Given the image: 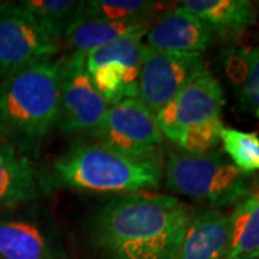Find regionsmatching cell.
I'll return each instance as SVG.
<instances>
[{
    "label": "cell",
    "mask_w": 259,
    "mask_h": 259,
    "mask_svg": "<svg viewBox=\"0 0 259 259\" xmlns=\"http://www.w3.org/2000/svg\"><path fill=\"white\" fill-rule=\"evenodd\" d=\"M141 33H147V22H108L79 13L64 39L71 54L87 56L97 48Z\"/></svg>",
    "instance_id": "cell-15"
},
{
    "label": "cell",
    "mask_w": 259,
    "mask_h": 259,
    "mask_svg": "<svg viewBox=\"0 0 259 259\" xmlns=\"http://www.w3.org/2000/svg\"><path fill=\"white\" fill-rule=\"evenodd\" d=\"M61 58L28 66L0 81V139L35 157L56 128Z\"/></svg>",
    "instance_id": "cell-2"
},
{
    "label": "cell",
    "mask_w": 259,
    "mask_h": 259,
    "mask_svg": "<svg viewBox=\"0 0 259 259\" xmlns=\"http://www.w3.org/2000/svg\"><path fill=\"white\" fill-rule=\"evenodd\" d=\"M108 108L87 71L85 55L62 56L56 128L66 136L98 137Z\"/></svg>",
    "instance_id": "cell-5"
},
{
    "label": "cell",
    "mask_w": 259,
    "mask_h": 259,
    "mask_svg": "<svg viewBox=\"0 0 259 259\" xmlns=\"http://www.w3.org/2000/svg\"><path fill=\"white\" fill-rule=\"evenodd\" d=\"M42 190V179L32 158L0 139V209L36 200Z\"/></svg>",
    "instance_id": "cell-14"
},
{
    "label": "cell",
    "mask_w": 259,
    "mask_h": 259,
    "mask_svg": "<svg viewBox=\"0 0 259 259\" xmlns=\"http://www.w3.org/2000/svg\"><path fill=\"white\" fill-rule=\"evenodd\" d=\"M98 139L100 143L128 157L161 163L160 153L164 136L160 131L156 114L139 98L110 105Z\"/></svg>",
    "instance_id": "cell-8"
},
{
    "label": "cell",
    "mask_w": 259,
    "mask_h": 259,
    "mask_svg": "<svg viewBox=\"0 0 259 259\" xmlns=\"http://www.w3.org/2000/svg\"><path fill=\"white\" fill-rule=\"evenodd\" d=\"M256 117H258V120H259V107L256 108Z\"/></svg>",
    "instance_id": "cell-23"
},
{
    "label": "cell",
    "mask_w": 259,
    "mask_h": 259,
    "mask_svg": "<svg viewBox=\"0 0 259 259\" xmlns=\"http://www.w3.org/2000/svg\"><path fill=\"white\" fill-rule=\"evenodd\" d=\"M163 176L167 189L209 204L214 210L238 206L252 193L250 177L214 150L206 154L180 150L170 153Z\"/></svg>",
    "instance_id": "cell-4"
},
{
    "label": "cell",
    "mask_w": 259,
    "mask_h": 259,
    "mask_svg": "<svg viewBox=\"0 0 259 259\" xmlns=\"http://www.w3.org/2000/svg\"><path fill=\"white\" fill-rule=\"evenodd\" d=\"M216 33L203 20L179 6L147 30L146 47L175 54H203L213 45Z\"/></svg>",
    "instance_id": "cell-12"
},
{
    "label": "cell",
    "mask_w": 259,
    "mask_h": 259,
    "mask_svg": "<svg viewBox=\"0 0 259 259\" xmlns=\"http://www.w3.org/2000/svg\"><path fill=\"white\" fill-rule=\"evenodd\" d=\"M221 143L225 154L241 173L250 176L259 171V136L252 131L223 127Z\"/></svg>",
    "instance_id": "cell-21"
},
{
    "label": "cell",
    "mask_w": 259,
    "mask_h": 259,
    "mask_svg": "<svg viewBox=\"0 0 259 259\" xmlns=\"http://www.w3.org/2000/svg\"><path fill=\"white\" fill-rule=\"evenodd\" d=\"M231 241L225 259L259 253V190L235 207L229 216Z\"/></svg>",
    "instance_id": "cell-17"
},
{
    "label": "cell",
    "mask_w": 259,
    "mask_h": 259,
    "mask_svg": "<svg viewBox=\"0 0 259 259\" xmlns=\"http://www.w3.org/2000/svg\"><path fill=\"white\" fill-rule=\"evenodd\" d=\"M19 5L58 42L65 36L82 8V2L75 0H28Z\"/></svg>",
    "instance_id": "cell-19"
},
{
    "label": "cell",
    "mask_w": 259,
    "mask_h": 259,
    "mask_svg": "<svg viewBox=\"0 0 259 259\" xmlns=\"http://www.w3.org/2000/svg\"><path fill=\"white\" fill-rule=\"evenodd\" d=\"M146 33L127 36L94 49L85 66L95 88L108 105L139 98V76Z\"/></svg>",
    "instance_id": "cell-7"
},
{
    "label": "cell",
    "mask_w": 259,
    "mask_h": 259,
    "mask_svg": "<svg viewBox=\"0 0 259 259\" xmlns=\"http://www.w3.org/2000/svg\"><path fill=\"white\" fill-rule=\"evenodd\" d=\"M156 8L147 0H90L82 2L81 15L108 22H147Z\"/></svg>",
    "instance_id": "cell-20"
},
{
    "label": "cell",
    "mask_w": 259,
    "mask_h": 259,
    "mask_svg": "<svg viewBox=\"0 0 259 259\" xmlns=\"http://www.w3.org/2000/svg\"><path fill=\"white\" fill-rule=\"evenodd\" d=\"M59 42L20 5L0 3V79L51 61Z\"/></svg>",
    "instance_id": "cell-6"
},
{
    "label": "cell",
    "mask_w": 259,
    "mask_h": 259,
    "mask_svg": "<svg viewBox=\"0 0 259 259\" xmlns=\"http://www.w3.org/2000/svg\"><path fill=\"white\" fill-rule=\"evenodd\" d=\"M226 69L236 85L242 110L255 111L259 107V47L233 49Z\"/></svg>",
    "instance_id": "cell-18"
},
{
    "label": "cell",
    "mask_w": 259,
    "mask_h": 259,
    "mask_svg": "<svg viewBox=\"0 0 259 259\" xmlns=\"http://www.w3.org/2000/svg\"><path fill=\"white\" fill-rule=\"evenodd\" d=\"M0 259H65L48 221L29 216H0Z\"/></svg>",
    "instance_id": "cell-11"
},
{
    "label": "cell",
    "mask_w": 259,
    "mask_h": 259,
    "mask_svg": "<svg viewBox=\"0 0 259 259\" xmlns=\"http://www.w3.org/2000/svg\"><path fill=\"white\" fill-rule=\"evenodd\" d=\"M223 102L221 83L204 71L156 114L160 131L176 144L186 131L221 118Z\"/></svg>",
    "instance_id": "cell-10"
},
{
    "label": "cell",
    "mask_w": 259,
    "mask_h": 259,
    "mask_svg": "<svg viewBox=\"0 0 259 259\" xmlns=\"http://www.w3.org/2000/svg\"><path fill=\"white\" fill-rule=\"evenodd\" d=\"M194 210L168 194H122L101 206L90 239L105 259H175Z\"/></svg>",
    "instance_id": "cell-1"
},
{
    "label": "cell",
    "mask_w": 259,
    "mask_h": 259,
    "mask_svg": "<svg viewBox=\"0 0 259 259\" xmlns=\"http://www.w3.org/2000/svg\"><path fill=\"white\" fill-rule=\"evenodd\" d=\"M52 176L58 186L94 193H140L157 189L163 163L121 154L102 143L78 141L56 158Z\"/></svg>",
    "instance_id": "cell-3"
},
{
    "label": "cell",
    "mask_w": 259,
    "mask_h": 259,
    "mask_svg": "<svg viewBox=\"0 0 259 259\" xmlns=\"http://www.w3.org/2000/svg\"><path fill=\"white\" fill-rule=\"evenodd\" d=\"M236 259H259V253H252V255H245V256H239Z\"/></svg>",
    "instance_id": "cell-22"
},
{
    "label": "cell",
    "mask_w": 259,
    "mask_h": 259,
    "mask_svg": "<svg viewBox=\"0 0 259 259\" xmlns=\"http://www.w3.org/2000/svg\"><path fill=\"white\" fill-rule=\"evenodd\" d=\"M231 241L229 216L221 210L194 212L175 259H225Z\"/></svg>",
    "instance_id": "cell-13"
},
{
    "label": "cell",
    "mask_w": 259,
    "mask_h": 259,
    "mask_svg": "<svg viewBox=\"0 0 259 259\" xmlns=\"http://www.w3.org/2000/svg\"><path fill=\"white\" fill-rule=\"evenodd\" d=\"M204 71L203 54L163 52L144 45L139 100L153 114H157Z\"/></svg>",
    "instance_id": "cell-9"
},
{
    "label": "cell",
    "mask_w": 259,
    "mask_h": 259,
    "mask_svg": "<svg viewBox=\"0 0 259 259\" xmlns=\"http://www.w3.org/2000/svg\"><path fill=\"white\" fill-rule=\"evenodd\" d=\"M182 8L222 36L238 35L258 22L256 9L248 0H186Z\"/></svg>",
    "instance_id": "cell-16"
}]
</instances>
